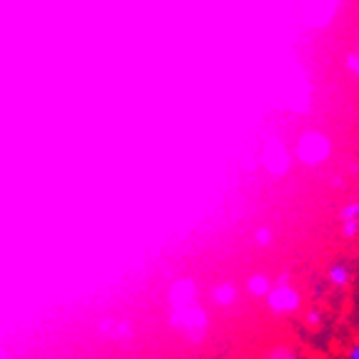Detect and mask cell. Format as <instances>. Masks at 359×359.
<instances>
[{"label": "cell", "instance_id": "obj_1", "mask_svg": "<svg viewBox=\"0 0 359 359\" xmlns=\"http://www.w3.org/2000/svg\"><path fill=\"white\" fill-rule=\"evenodd\" d=\"M294 157L307 168H320L332 157V137L322 130H304L294 145Z\"/></svg>", "mask_w": 359, "mask_h": 359}, {"label": "cell", "instance_id": "obj_2", "mask_svg": "<svg viewBox=\"0 0 359 359\" xmlns=\"http://www.w3.org/2000/svg\"><path fill=\"white\" fill-rule=\"evenodd\" d=\"M170 325H172L177 332H182L190 342H200L202 337H205V332H208L210 314L202 302L187 304V307L170 309Z\"/></svg>", "mask_w": 359, "mask_h": 359}, {"label": "cell", "instance_id": "obj_3", "mask_svg": "<svg viewBox=\"0 0 359 359\" xmlns=\"http://www.w3.org/2000/svg\"><path fill=\"white\" fill-rule=\"evenodd\" d=\"M264 304H267V309L275 317H287V314H294L302 307V292L292 285L290 280H280L275 282V287L267 294Z\"/></svg>", "mask_w": 359, "mask_h": 359}, {"label": "cell", "instance_id": "obj_4", "mask_svg": "<svg viewBox=\"0 0 359 359\" xmlns=\"http://www.w3.org/2000/svg\"><path fill=\"white\" fill-rule=\"evenodd\" d=\"M197 302H200V285H197L195 277H177V280H172V285L168 290L170 309H180Z\"/></svg>", "mask_w": 359, "mask_h": 359}, {"label": "cell", "instance_id": "obj_5", "mask_svg": "<svg viewBox=\"0 0 359 359\" xmlns=\"http://www.w3.org/2000/svg\"><path fill=\"white\" fill-rule=\"evenodd\" d=\"M210 299H212V304H217V307L227 309V307H232V304H237V299H240V287L230 280L217 282V285L210 290Z\"/></svg>", "mask_w": 359, "mask_h": 359}, {"label": "cell", "instance_id": "obj_6", "mask_svg": "<svg viewBox=\"0 0 359 359\" xmlns=\"http://www.w3.org/2000/svg\"><path fill=\"white\" fill-rule=\"evenodd\" d=\"M272 287H275V282L269 280L264 272H252V275L245 280L247 297H252V299H267V294L272 292Z\"/></svg>", "mask_w": 359, "mask_h": 359}, {"label": "cell", "instance_id": "obj_7", "mask_svg": "<svg viewBox=\"0 0 359 359\" xmlns=\"http://www.w3.org/2000/svg\"><path fill=\"white\" fill-rule=\"evenodd\" d=\"M327 282L332 287H347L352 282V267L347 262H332L327 267Z\"/></svg>", "mask_w": 359, "mask_h": 359}, {"label": "cell", "instance_id": "obj_8", "mask_svg": "<svg viewBox=\"0 0 359 359\" xmlns=\"http://www.w3.org/2000/svg\"><path fill=\"white\" fill-rule=\"evenodd\" d=\"M262 359H304L302 352H299L297 347H292V344H269L267 349H264Z\"/></svg>", "mask_w": 359, "mask_h": 359}, {"label": "cell", "instance_id": "obj_9", "mask_svg": "<svg viewBox=\"0 0 359 359\" xmlns=\"http://www.w3.org/2000/svg\"><path fill=\"white\" fill-rule=\"evenodd\" d=\"M339 230H342L344 240H357L359 237V219H344V222H339Z\"/></svg>", "mask_w": 359, "mask_h": 359}, {"label": "cell", "instance_id": "obj_10", "mask_svg": "<svg viewBox=\"0 0 359 359\" xmlns=\"http://www.w3.org/2000/svg\"><path fill=\"white\" fill-rule=\"evenodd\" d=\"M344 219H359V200H352L339 208V222Z\"/></svg>", "mask_w": 359, "mask_h": 359}, {"label": "cell", "instance_id": "obj_11", "mask_svg": "<svg viewBox=\"0 0 359 359\" xmlns=\"http://www.w3.org/2000/svg\"><path fill=\"white\" fill-rule=\"evenodd\" d=\"M344 67H347V73L359 78V50H349L344 55Z\"/></svg>", "mask_w": 359, "mask_h": 359}, {"label": "cell", "instance_id": "obj_12", "mask_svg": "<svg viewBox=\"0 0 359 359\" xmlns=\"http://www.w3.org/2000/svg\"><path fill=\"white\" fill-rule=\"evenodd\" d=\"M255 242H257V247H267L269 242H272V230H269L267 224H262V227L255 230Z\"/></svg>", "mask_w": 359, "mask_h": 359}, {"label": "cell", "instance_id": "obj_13", "mask_svg": "<svg viewBox=\"0 0 359 359\" xmlns=\"http://www.w3.org/2000/svg\"><path fill=\"white\" fill-rule=\"evenodd\" d=\"M344 359H359V337L347 347V352H344Z\"/></svg>", "mask_w": 359, "mask_h": 359}, {"label": "cell", "instance_id": "obj_14", "mask_svg": "<svg viewBox=\"0 0 359 359\" xmlns=\"http://www.w3.org/2000/svg\"><path fill=\"white\" fill-rule=\"evenodd\" d=\"M307 325L320 327V325H322V312H309V314H307Z\"/></svg>", "mask_w": 359, "mask_h": 359}, {"label": "cell", "instance_id": "obj_15", "mask_svg": "<svg viewBox=\"0 0 359 359\" xmlns=\"http://www.w3.org/2000/svg\"><path fill=\"white\" fill-rule=\"evenodd\" d=\"M0 359H15V357H13V354L8 352V349H0Z\"/></svg>", "mask_w": 359, "mask_h": 359}]
</instances>
